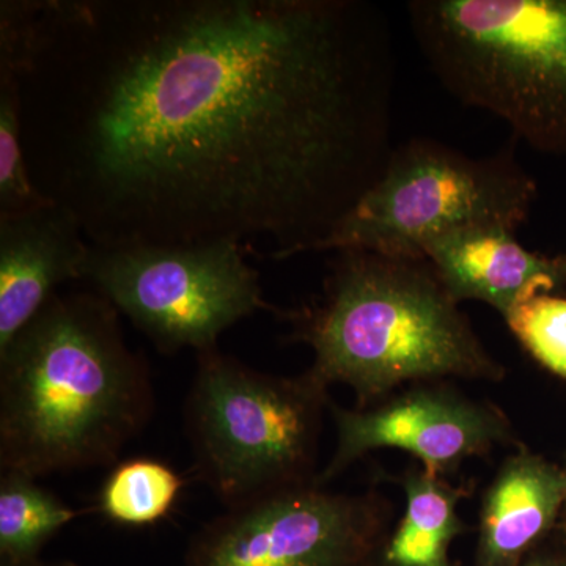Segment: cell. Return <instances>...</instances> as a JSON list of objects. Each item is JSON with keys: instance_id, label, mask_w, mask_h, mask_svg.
Masks as SVG:
<instances>
[{"instance_id": "1", "label": "cell", "mask_w": 566, "mask_h": 566, "mask_svg": "<svg viewBox=\"0 0 566 566\" xmlns=\"http://www.w3.org/2000/svg\"><path fill=\"white\" fill-rule=\"evenodd\" d=\"M24 48L29 175L98 248L318 252L395 148L365 0H29Z\"/></svg>"}, {"instance_id": "2", "label": "cell", "mask_w": 566, "mask_h": 566, "mask_svg": "<svg viewBox=\"0 0 566 566\" xmlns=\"http://www.w3.org/2000/svg\"><path fill=\"white\" fill-rule=\"evenodd\" d=\"M118 315L98 293H55L0 349L2 472L112 464L150 422V368Z\"/></svg>"}, {"instance_id": "3", "label": "cell", "mask_w": 566, "mask_h": 566, "mask_svg": "<svg viewBox=\"0 0 566 566\" xmlns=\"http://www.w3.org/2000/svg\"><path fill=\"white\" fill-rule=\"evenodd\" d=\"M279 315L292 324L290 340L314 349L308 371L352 387L359 409L409 382L505 378L428 262L335 252L322 296Z\"/></svg>"}, {"instance_id": "4", "label": "cell", "mask_w": 566, "mask_h": 566, "mask_svg": "<svg viewBox=\"0 0 566 566\" xmlns=\"http://www.w3.org/2000/svg\"><path fill=\"white\" fill-rule=\"evenodd\" d=\"M417 46L450 95L566 155V0H412Z\"/></svg>"}, {"instance_id": "5", "label": "cell", "mask_w": 566, "mask_h": 566, "mask_svg": "<svg viewBox=\"0 0 566 566\" xmlns=\"http://www.w3.org/2000/svg\"><path fill=\"white\" fill-rule=\"evenodd\" d=\"M327 386L253 370L219 348L197 354L185 403L197 474L227 509L316 482Z\"/></svg>"}, {"instance_id": "6", "label": "cell", "mask_w": 566, "mask_h": 566, "mask_svg": "<svg viewBox=\"0 0 566 566\" xmlns=\"http://www.w3.org/2000/svg\"><path fill=\"white\" fill-rule=\"evenodd\" d=\"M538 193L513 147L472 158L442 142L415 137L395 147L385 174L319 245L427 262L424 248L465 226L517 232Z\"/></svg>"}, {"instance_id": "7", "label": "cell", "mask_w": 566, "mask_h": 566, "mask_svg": "<svg viewBox=\"0 0 566 566\" xmlns=\"http://www.w3.org/2000/svg\"><path fill=\"white\" fill-rule=\"evenodd\" d=\"M237 243L193 248H98L91 244L82 281L128 316L159 352L218 348V338L266 303L260 275Z\"/></svg>"}, {"instance_id": "8", "label": "cell", "mask_w": 566, "mask_h": 566, "mask_svg": "<svg viewBox=\"0 0 566 566\" xmlns=\"http://www.w3.org/2000/svg\"><path fill=\"white\" fill-rule=\"evenodd\" d=\"M392 509L375 491L318 483L227 509L205 524L185 566H381Z\"/></svg>"}, {"instance_id": "9", "label": "cell", "mask_w": 566, "mask_h": 566, "mask_svg": "<svg viewBox=\"0 0 566 566\" xmlns=\"http://www.w3.org/2000/svg\"><path fill=\"white\" fill-rule=\"evenodd\" d=\"M434 382H417L364 409L331 403L337 447L316 483L326 486L378 449L405 450L422 461L427 474L444 479L469 458L517 444L512 422L497 406Z\"/></svg>"}, {"instance_id": "10", "label": "cell", "mask_w": 566, "mask_h": 566, "mask_svg": "<svg viewBox=\"0 0 566 566\" xmlns=\"http://www.w3.org/2000/svg\"><path fill=\"white\" fill-rule=\"evenodd\" d=\"M88 252L80 221L62 205L0 214V349L39 315L59 285L82 281Z\"/></svg>"}, {"instance_id": "11", "label": "cell", "mask_w": 566, "mask_h": 566, "mask_svg": "<svg viewBox=\"0 0 566 566\" xmlns=\"http://www.w3.org/2000/svg\"><path fill=\"white\" fill-rule=\"evenodd\" d=\"M424 259L449 293L482 301L502 316L539 293L566 289V252H531L502 226H465L434 238Z\"/></svg>"}, {"instance_id": "12", "label": "cell", "mask_w": 566, "mask_h": 566, "mask_svg": "<svg viewBox=\"0 0 566 566\" xmlns=\"http://www.w3.org/2000/svg\"><path fill=\"white\" fill-rule=\"evenodd\" d=\"M566 509V469L521 447L482 497L471 566H520L556 532Z\"/></svg>"}, {"instance_id": "13", "label": "cell", "mask_w": 566, "mask_h": 566, "mask_svg": "<svg viewBox=\"0 0 566 566\" xmlns=\"http://www.w3.org/2000/svg\"><path fill=\"white\" fill-rule=\"evenodd\" d=\"M400 486L405 515L387 539L381 566H455L450 560V546L465 531L458 515L463 488L416 465L400 476Z\"/></svg>"}, {"instance_id": "14", "label": "cell", "mask_w": 566, "mask_h": 566, "mask_svg": "<svg viewBox=\"0 0 566 566\" xmlns=\"http://www.w3.org/2000/svg\"><path fill=\"white\" fill-rule=\"evenodd\" d=\"M84 510L71 509L33 476H0V566L35 565L41 547Z\"/></svg>"}, {"instance_id": "15", "label": "cell", "mask_w": 566, "mask_h": 566, "mask_svg": "<svg viewBox=\"0 0 566 566\" xmlns=\"http://www.w3.org/2000/svg\"><path fill=\"white\" fill-rule=\"evenodd\" d=\"M185 480L155 458H132L115 465L99 493L98 509L118 526L145 527L169 515Z\"/></svg>"}, {"instance_id": "16", "label": "cell", "mask_w": 566, "mask_h": 566, "mask_svg": "<svg viewBox=\"0 0 566 566\" xmlns=\"http://www.w3.org/2000/svg\"><path fill=\"white\" fill-rule=\"evenodd\" d=\"M52 202L33 185L22 148L20 85L0 71V214H17Z\"/></svg>"}, {"instance_id": "17", "label": "cell", "mask_w": 566, "mask_h": 566, "mask_svg": "<svg viewBox=\"0 0 566 566\" xmlns=\"http://www.w3.org/2000/svg\"><path fill=\"white\" fill-rule=\"evenodd\" d=\"M506 326L528 354L558 378L566 379V300L539 293L504 316Z\"/></svg>"}, {"instance_id": "18", "label": "cell", "mask_w": 566, "mask_h": 566, "mask_svg": "<svg viewBox=\"0 0 566 566\" xmlns=\"http://www.w3.org/2000/svg\"><path fill=\"white\" fill-rule=\"evenodd\" d=\"M520 566H566V547L556 534L535 547Z\"/></svg>"}, {"instance_id": "19", "label": "cell", "mask_w": 566, "mask_h": 566, "mask_svg": "<svg viewBox=\"0 0 566 566\" xmlns=\"http://www.w3.org/2000/svg\"><path fill=\"white\" fill-rule=\"evenodd\" d=\"M554 534L557 535V538L560 539V542L564 543V546L566 547V509L564 515H562L560 523H558V526Z\"/></svg>"}, {"instance_id": "20", "label": "cell", "mask_w": 566, "mask_h": 566, "mask_svg": "<svg viewBox=\"0 0 566 566\" xmlns=\"http://www.w3.org/2000/svg\"><path fill=\"white\" fill-rule=\"evenodd\" d=\"M32 566H74V565H71V564H61V565H57V564H55V565H41V564H39V562H36V564H35V565H32Z\"/></svg>"}]
</instances>
